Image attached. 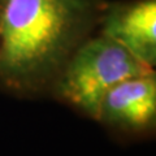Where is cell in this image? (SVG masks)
I'll return each instance as SVG.
<instances>
[{
	"label": "cell",
	"instance_id": "1",
	"mask_svg": "<svg viewBox=\"0 0 156 156\" xmlns=\"http://www.w3.org/2000/svg\"><path fill=\"white\" fill-rule=\"evenodd\" d=\"M99 11L98 0H8L0 18V83L18 94L52 85Z\"/></svg>",
	"mask_w": 156,
	"mask_h": 156
},
{
	"label": "cell",
	"instance_id": "2",
	"mask_svg": "<svg viewBox=\"0 0 156 156\" xmlns=\"http://www.w3.org/2000/svg\"><path fill=\"white\" fill-rule=\"evenodd\" d=\"M154 69L104 35L86 39L68 58L52 83L58 99L90 119H99L105 94L126 80Z\"/></svg>",
	"mask_w": 156,
	"mask_h": 156
},
{
	"label": "cell",
	"instance_id": "3",
	"mask_svg": "<svg viewBox=\"0 0 156 156\" xmlns=\"http://www.w3.org/2000/svg\"><path fill=\"white\" fill-rule=\"evenodd\" d=\"M101 35L150 66L156 62V0L115 3L101 11Z\"/></svg>",
	"mask_w": 156,
	"mask_h": 156
},
{
	"label": "cell",
	"instance_id": "4",
	"mask_svg": "<svg viewBox=\"0 0 156 156\" xmlns=\"http://www.w3.org/2000/svg\"><path fill=\"white\" fill-rule=\"evenodd\" d=\"M156 119V80L147 74L126 80L107 92L98 121L126 133H143Z\"/></svg>",
	"mask_w": 156,
	"mask_h": 156
},
{
	"label": "cell",
	"instance_id": "5",
	"mask_svg": "<svg viewBox=\"0 0 156 156\" xmlns=\"http://www.w3.org/2000/svg\"><path fill=\"white\" fill-rule=\"evenodd\" d=\"M7 3H8V0H0V18H2V14L4 12V9H5Z\"/></svg>",
	"mask_w": 156,
	"mask_h": 156
}]
</instances>
